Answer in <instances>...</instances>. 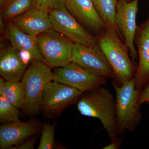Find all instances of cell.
I'll return each instance as SVG.
<instances>
[{"label":"cell","mask_w":149,"mask_h":149,"mask_svg":"<svg viewBox=\"0 0 149 149\" xmlns=\"http://www.w3.org/2000/svg\"><path fill=\"white\" fill-rule=\"evenodd\" d=\"M85 92L77 102L78 110L84 116L98 118L111 141L117 139L116 101L112 94L102 87Z\"/></svg>","instance_id":"obj_1"},{"label":"cell","mask_w":149,"mask_h":149,"mask_svg":"<svg viewBox=\"0 0 149 149\" xmlns=\"http://www.w3.org/2000/svg\"><path fill=\"white\" fill-rule=\"evenodd\" d=\"M97 37L99 47L114 71V79L121 85L134 78L137 67L129 56L128 47L115 30L107 25Z\"/></svg>","instance_id":"obj_2"},{"label":"cell","mask_w":149,"mask_h":149,"mask_svg":"<svg viewBox=\"0 0 149 149\" xmlns=\"http://www.w3.org/2000/svg\"><path fill=\"white\" fill-rule=\"evenodd\" d=\"M113 85L116 93L118 134L121 136L125 130L130 133L135 131L141 121V104L138 103V98L141 91L135 88L134 77L121 85L114 82Z\"/></svg>","instance_id":"obj_3"},{"label":"cell","mask_w":149,"mask_h":149,"mask_svg":"<svg viewBox=\"0 0 149 149\" xmlns=\"http://www.w3.org/2000/svg\"><path fill=\"white\" fill-rule=\"evenodd\" d=\"M53 80V73L50 67L41 61L32 60L22 77L24 91V109L28 114L37 113L40 110L44 89Z\"/></svg>","instance_id":"obj_4"},{"label":"cell","mask_w":149,"mask_h":149,"mask_svg":"<svg viewBox=\"0 0 149 149\" xmlns=\"http://www.w3.org/2000/svg\"><path fill=\"white\" fill-rule=\"evenodd\" d=\"M37 45L44 63L50 67L64 66L72 61L74 42L53 29L37 37Z\"/></svg>","instance_id":"obj_5"},{"label":"cell","mask_w":149,"mask_h":149,"mask_svg":"<svg viewBox=\"0 0 149 149\" xmlns=\"http://www.w3.org/2000/svg\"><path fill=\"white\" fill-rule=\"evenodd\" d=\"M53 73L54 81L83 93L102 87L106 84L107 78L72 61L64 66L56 68Z\"/></svg>","instance_id":"obj_6"},{"label":"cell","mask_w":149,"mask_h":149,"mask_svg":"<svg viewBox=\"0 0 149 149\" xmlns=\"http://www.w3.org/2000/svg\"><path fill=\"white\" fill-rule=\"evenodd\" d=\"M53 29L72 41L84 45H98L97 37L91 34L69 12L66 7L49 12Z\"/></svg>","instance_id":"obj_7"},{"label":"cell","mask_w":149,"mask_h":149,"mask_svg":"<svg viewBox=\"0 0 149 149\" xmlns=\"http://www.w3.org/2000/svg\"><path fill=\"white\" fill-rule=\"evenodd\" d=\"M139 0L128 2L126 0H118L116 22L124 42L129 49L130 58L137 65L138 52L134 45V40L138 29L136 22Z\"/></svg>","instance_id":"obj_8"},{"label":"cell","mask_w":149,"mask_h":149,"mask_svg":"<svg viewBox=\"0 0 149 149\" xmlns=\"http://www.w3.org/2000/svg\"><path fill=\"white\" fill-rule=\"evenodd\" d=\"M83 93L71 86L52 80L44 89L40 110L46 114L57 113L77 100Z\"/></svg>","instance_id":"obj_9"},{"label":"cell","mask_w":149,"mask_h":149,"mask_svg":"<svg viewBox=\"0 0 149 149\" xmlns=\"http://www.w3.org/2000/svg\"><path fill=\"white\" fill-rule=\"evenodd\" d=\"M71 61L97 74L115 78L114 71L98 45L89 47L74 43Z\"/></svg>","instance_id":"obj_10"},{"label":"cell","mask_w":149,"mask_h":149,"mask_svg":"<svg viewBox=\"0 0 149 149\" xmlns=\"http://www.w3.org/2000/svg\"><path fill=\"white\" fill-rule=\"evenodd\" d=\"M65 6L80 24L97 37L107 25L95 7L92 0H66Z\"/></svg>","instance_id":"obj_11"},{"label":"cell","mask_w":149,"mask_h":149,"mask_svg":"<svg viewBox=\"0 0 149 149\" xmlns=\"http://www.w3.org/2000/svg\"><path fill=\"white\" fill-rule=\"evenodd\" d=\"M134 43L138 48L139 63L135 76L136 89L142 90L149 83V13L138 27Z\"/></svg>","instance_id":"obj_12"},{"label":"cell","mask_w":149,"mask_h":149,"mask_svg":"<svg viewBox=\"0 0 149 149\" xmlns=\"http://www.w3.org/2000/svg\"><path fill=\"white\" fill-rule=\"evenodd\" d=\"M12 22L21 31L33 37L53 29L49 13L36 7L13 19Z\"/></svg>","instance_id":"obj_13"},{"label":"cell","mask_w":149,"mask_h":149,"mask_svg":"<svg viewBox=\"0 0 149 149\" xmlns=\"http://www.w3.org/2000/svg\"><path fill=\"white\" fill-rule=\"evenodd\" d=\"M39 125L32 122L9 123L0 126V148L17 146L38 132Z\"/></svg>","instance_id":"obj_14"},{"label":"cell","mask_w":149,"mask_h":149,"mask_svg":"<svg viewBox=\"0 0 149 149\" xmlns=\"http://www.w3.org/2000/svg\"><path fill=\"white\" fill-rule=\"evenodd\" d=\"M27 66L20 52L15 48L3 49L0 54V74L6 81H19Z\"/></svg>","instance_id":"obj_15"},{"label":"cell","mask_w":149,"mask_h":149,"mask_svg":"<svg viewBox=\"0 0 149 149\" xmlns=\"http://www.w3.org/2000/svg\"><path fill=\"white\" fill-rule=\"evenodd\" d=\"M7 32L12 46L20 52L29 54L33 59L44 62L37 45V37H33L21 31L13 23H8Z\"/></svg>","instance_id":"obj_16"},{"label":"cell","mask_w":149,"mask_h":149,"mask_svg":"<svg viewBox=\"0 0 149 149\" xmlns=\"http://www.w3.org/2000/svg\"><path fill=\"white\" fill-rule=\"evenodd\" d=\"M100 16L107 25L115 30L124 42L123 38L118 29L116 22V15L118 0H92Z\"/></svg>","instance_id":"obj_17"},{"label":"cell","mask_w":149,"mask_h":149,"mask_svg":"<svg viewBox=\"0 0 149 149\" xmlns=\"http://www.w3.org/2000/svg\"><path fill=\"white\" fill-rule=\"evenodd\" d=\"M6 100L18 109L24 106V91L22 82L6 81L1 94Z\"/></svg>","instance_id":"obj_18"},{"label":"cell","mask_w":149,"mask_h":149,"mask_svg":"<svg viewBox=\"0 0 149 149\" xmlns=\"http://www.w3.org/2000/svg\"><path fill=\"white\" fill-rule=\"evenodd\" d=\"M35 7V0H10L2 12L1 18L13 19Z\"/></svg>","instance_id":"obj_19"},{"label":"cell","mask_w":149,"mask_h":149,"mask_svg":"<svg viewBox=\"0 0 149 149\" xmlns=\"http://www.w3.org/2000/svg\"><path fill=\"white\" fill-rule=\"evenodd\" d=\"M18 109L0 96V120L2 123L19 121Z\"/></svg>","instance_id":"obj_20"},{"label":"cell","mask_w":149,"mask_h":149,"mask_svg":"<svg viewBox=\"0 0 149 149\" xmlns=\"http://www.w3.org/2000/svg\"><path fill=\"white\" fill-rule=\"evenodd\" d=\"M55 133L54 124L44 122L42 136L38 149H52L54 148V136Z\"/></svg>","instance_id":"obj_21"},{"label":"cell","mask_w":149,"mask_h":149,"mask_svg":"<svg viewBox=\"0 0 149 149\" xmlns=\"http://www.w3.org/2000/svg\"><path fill=\"white\" fill-rule=\"evenodd\" d=\"M36 7L39 9L49 13L54 9L52 0H35Z\"/></svg>","instance_id":"obj_22"},{"label":"cell","mask_w":149,"mask_h":149,"mask_svg":"<svg viewBox=\"0 0 149 149\" xmlns=\"http://www.w3.org/2000/svg\"><path fill=\"white\" fill-rule=\"evenodd\" d=\"M149 102V83L142 90L138 98V103L140 104Z\"/></svg>","instance_id":"obj_23"},{"label":"cell","mask_w":149,"mask_h":149,"mask_svg":"<svg viewBox=\"0 0 149 149\" xmlns=\"http://www.w3.org/2000/svg\"><path fill=\"white\" fill-rule=\"evenodd\" d=\"M35 141L34 139H30L16 146L11 147L10 149H33L35 146Z\"/></svg>","instance_id":"obj_24"},{"label":"cell","mask_w":149,"mask_h":149,"mask_svg":"<svg viewBox=\"0 0 149 149\" xmlns=\"http://www.w3.org/2000/svg\"><path fill=\"white\" fill-rule=\"evenodd\" d=\"M122 141V138H118L111 141V143L106 146L104 147L103 149H118L120 148Z\"/></svg>","instance_id":"obj_25"},{"label":"cell","mask_w":149,"mask_h":149,"mask_svg":"<svg viewBox=\"0 0 149 149\" xmlns=\"http://www.w3.org/2000/svg\"><path fill=\"white\" fill-rule=\"evenodd\" d=\"M54 8L60 9L65 7L66 0H52Z\"/></svg>","instance_id":"obj_26"},{"label":"cell","mask_w":149,"mask_h":149,"mask_svg":"<svg viewBox=\"0 0 149 149\" xmlns=\"http://www.w3.org/2000/svg\"><path fill=\"white\" fill-rule=\"evenodd\" d=\"M10 0H0V6L1 7H5L9 2Z\"/></svg>","instance_id":"obj_27"},{"label":"cell","mask_w":149,"mask_h":149,"mask_svg":"<svg viewBox=\"0 0 149 149\" xmlns=\"http://www.w3.org/2000/svg\"><path fill=\"white\" fill-rule=\"evenodd\" d=\"M4 81L2 77L0 78V94H1L2 92L4 86L5 84Z\"/></svg>","instance_id":"obj_28"},{"label":"cell","mask_w":149,"mask_h":149,"mask_svg":"<svg viewBox=\"0 0 149 149\" xmlns=\"http://www.w3.org/2000/svg\"><path fill=\"white\" fill-rule=\"evenodd\" d=\"M126 1H128V2H130L131 1H132V0H126Z\"/></svg>","instance_id":"obj_29"}]
</instances>
